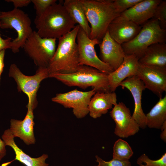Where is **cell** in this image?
<instances>
[{
	"label": "cell",
	"instance_id": "1",
	"mask_svg": "<svg viewBox=\"0 0 166 166\" xmlns=\"http://www.w3.org/2000/svg\"><path fill=\"white\" fill-rule=\"evenodd\" d=\"M37 31L43 38L59 39L71 31L76 23L61 3H55L34 21Z\"/></svg>",
	"mask_w": 166,
	"mask_h": 166
},
{
	"label": "cell",
	"instance_id": "2",
	"mask_svg": "<svg viewBox=\"0 0 166 166\" xmlns=\"http://www.w3.org/2000/svg\"><path fill=\"white\" fill-rule=\"evenodd\" d=\"M80 26H75L70 32L58 39L57 47L47 67L49 74H68L79 67V53L76 39Z\"/></svg>",
	"mask_w": 166,
	"mask_h": 166
},
{
	"label": "cell",
	"instance_id": "3",
	"mask_svg": "<svg viewBox=\"0 0 166 166\" xmlns=\"http://www.w3.org/2000/svg\"><path fill=\"white\" fill-rule=\"evenodd\" d=\"M85 14L91 25L89 36L100 42L108 31L112 21L119 16L113 0H81Z\"/></svg>",
	"mask_w": 166,
	"mask_h": 166
},
{
	"label": "cell",
	"instance_id": "4",
	"mask_svg": "<svg viewBox=\"0 0 166 166\" xmlns=\"http://www.w3.org/2000/svg\"><path fill=\"white\" fill-rule=\"evenodd\" d=\"M108 74L93 67L80 65L73 73H52L49 74V77L55 78L68 86L83 89L91 87L96 92L107 93L111 92Z\"/></svg>",
	"mask_w": 166,
	"mask_h": 166
},
{
	"label": "cell",
	"instance_id": "5",
	"mask_svg": "<svg viewBox=\"0 0 166 166\" xmlns=\"http://www.w3.org/2000/svg\"><path fill=\"white\" fill-rule=\"evenodd\" d=\"M166 41V30L161 28L157 20L152 18L143 25L133 39L121 46L126 55H134L139 59L150 45Z\"/></svg>",
	"mask_w": 166,
	"mask_h": 166
},
{
	"label": "cell",
	"instance_id": "6",
	"mask_svg": "<svg viewBox=\"0 0 166 166\" xmlns=\"http://www.w3.org/2000/svg\"><path fill=\"white\" fill-rule=\"evenodd\" d=\"M0 28L13 29L17 37L12 40L11 49L14 53L19 52L28 37L33 32L31 21L28 15L18 8H14L8 11L0 12Z\"/></svg>",
	"mask_w": 166,
	"mask_h": 166
},
{
	"label": "cell",
	"instance_id": "7",
	"mask_svg": "<svg viewBox=\"0 0 166 166\" xmlns=\"http://www.w3.org/2000/svg\"><path fill=\"white\" fill-rule=\"evenodd\" d=\"M8 75L16 81L18 91L22 92L27 96V105L35 109L38 104L37 93L40 84L49 77L47 68L38 67L34 75L29 76L23 73L16 65L13 64L10 66Z\"/></svg>",
	"mask_w": 166,
	"mask_h": 166
},
{
	"label": "cell",
	"instance_id": "8",
	"mask_svg": "<svg viewBox=\"0 0 166 166\" xmlns=\"http://www.w3.org/2000/svg\"><path fill=\"white\" fill-rule=\"evenodd\" d=\"M56 39L42 38L33 31L22 48L36 66L47 68L56 49Z\"/></svg>",
	"mask_w": 166,
	"mask_h": 166
},
{
	"label": "cell",
	"instance_id": "9",
	"mask_svg": "<svg viewBox=\"0 0 166 166\" xmlns=\"http://www.w3.org/2000/svg\"><path fill=\"white\" fill-rule=\"evenodd\" d=\"M76 39L79 65L90 66L107 74L113 71L108 65L101 61L97 54L95 46L99 44V41L96 39H91L80 27Z\"/></svg>",
	"mask_w": 166,
	"mask_h": 166
},
{
	"label": "cell",
	"instance_id": "10",
	"mask_svg": "<svg viewBox=\"0 0 166 166\" xmlns=\"http://www.w3.org/2000/svg\"><path fill=\"white\" fill-rule=\"evenodd\" d=\"M96 93L94 89L84 92L75 89L66 93H57L51 100L65 108L72 109L75 116L81 119L89 113V102Z\"/></svg>",
	"mask_w": 166,
	"mask_h": 166
},
{
	"label": "cell",
	"instance_id": "11",
	"mask_svg": "<svg viewBox=\"0 0 166 166\" xmlns=\"http://www.w3.org/2000/svg\"><path fill=\"white\" fill-rule=\"evenodd\" d=\"M160 98L166 91V68L139 63L136 75Z\"/></svg>",
	"mask_w": 166,
	"mask_h": 166
},
{
	"label": "cell",
	"instance_id": "12",
	"mask_svg": "<svg viewBox=\"0 0 166 166\" xmlns=\"http://www.w3.org/2000/svg\"><path fill=\"white\" fill-rule=\"evenodd\" d=\"M110 114L115 123L114 133L118 136L127 138L139 131L140 127L132 118L129 108L123 102L114 105Z\"/></svg>",
	"mask_w": 166,
	"mask_h": 166
},
{
	"label": "cell",
	"instance_id": "13",
	"mask_svg": "<svg viewBox=\"0 0 166 166\" xmlns=\"http://www.w3.org/2000/svg\"><path fill=\"white\" fill-rule=\"evenodd\" d=\"M123 88L128 89L131 93L134 102V109L132 117L140 128L145 129L147 127L146 115L141 105L143 91L146 89L142 81L135 75L126 79L120 84Z\"/></svg>",
	"mask_w": 166,
	"mask_h": 166
},
{
	"label": "cell",
	"instance_id": "14",
	"mask_svg": "<svg viewBox=\"0 0 166 166\" xmlns=\"http://www.w3.org/2000/svg\"><path fill=\"white\" fill-rule=\"evenodd\" d=\"M98 45L100 59L113 71L116 69L122 63L125 55L121 45L110 37L108 31Z\"/></svg>",
	"mask_w": 166,
	"mask_h": 166
},
{
	"label": "cell",
	"instance_id": "15",
	"mask_svg": "<svg viewBox=\"0 0 166 166\" xmlns=\"http://www.w3.org/2000/svg\"><path fill=\"white\" fill-rule=\"evenodd\" d=\"M141 27L120 15L110 23L108 31L110 37L121 45L133 39L139 33Z\"/></svg>",
	"mask_w": 166,
	"mask_h": 166
},
{
	"label": "cell",
	"instance_id": "16",
	"mask_svg": "<svg viewBox=\"0 0 166 166\" xmlns=\"http://www.w3.org/2000/svg\"><path fill=\"white\" fill-rule=\"evenodd\" d=\"M139 59L134 55H126L119 67L108 74L111 92H115L120 84L127 78L136 75L139 63Z\"/></svg>",
	"mask_w": 166,
	"mask_h": 166
},
{
	"label": "cell",
	"instance_id": "17",
	"mask_svg": "<svg viewBox=\"0 0 166 166\" xmlns=\"http://www.w3.org/2000/svg\"><path fill=\"white\" fill-rule=\"evenodd\" d=\"M27 111L22 120L11 119L9 129L14 137H18L27 145L34 144L36 139L34 134L33 111L31 106L27 105Z\"/></svg>",
	"mask_w": 166,
	"mask_h": 166
},
{
	"label": "cell",
	"instance_id": "18",
	"mask_svg": "<svg viewBox=\"0 0 166 166\" xmlns=\"http://www.w3.org/2000/svg\"><path fill=\"white\" fill-rule=\"evenodd\" d=\"M161 0H142L120 16L140 26L153 18L156 7Z\"/></svg>",
	"mask_w": 166,
	"mask_h": 166
},
{
	"label": "cell",
	"instance_id": "19",
	"mask_svg": "<svg viewBox=\"0 0 166 166\" xmlns=\"http://www.w3.org/2000/svg\"><path fill=\"white\" fill-rule=\"evenodd\" d=\"M117 103V96L115 92H96L89 102V113L93 118L100 117Z\"/></svg>",
	"mask_w": 166,
	"mask_h": 166
},
{
	"label": "cell",
	"instance_id": "20",
	"mask_svg": "<svg viewBox=\"0 0 166 166\" xmlns=\"http://www.w3.org/2000/svg\"><path fill=\"white\" fill-rule=\"evenodd\" d=\"M14 137L9 128L5 130L2 136V138L6 146L10 147L14 152V160L18 161L26 166H49L45 163L48 156L43 154L37 158H33L25 153L17 145L14 140Z\"/></svg>",
	"mask_w": 166,
	"mask_h": 166
},
{
	"label": "cell",
	"instance_id": "21",
	"mask_svg": "<svg viewBox=\"0 0 166 166\" xmlns=\"http://www.w3.org/2000/svg\"><path fill=\"white\" fill-rule=\"evenodd\" d=\"M140 64L166 68V43H155L148 47L139 59Z\"/></svg>",
	"mask_w": 166,
	"mask_h": 166
},
{
	"label": "cell",
	"instance_id": "22",
	"mask_svg": "<svg viewBox=\"0 0 166 166\" xmlns=\"http://www.w3.org/2000/svg\"><path fill=\"white\" fill-rule=\"evenodd\" d=\"M63 5L72 20L89 37L91 28L81 0H65Z\"/></svg>",
	"mask_w": 166,
	"mask_h": 166
},
{
	"label": "cell",
	"instance_id": "23",
	"mask_svg": "<svg viewBox=\"0 0 166 166\" xmlns=\"http://www.w3.org/2000/svg\"><path fill=\"white\" fill-rule=\"evenodd\" d=\"M147 127L160 129L166 121V95L159 101L146 115Z\"/></svg>",
	"mask_w": 166,
	"mask_h": 166
},
{
	"label": "cell",
	"instance_id": "24",
	"mask_svg": "<svg viewBox=\"0 0 166 166\" xmlns=\"http://www.w3.org/2000/svg\"><path fill=\"white\" fill-rule=\"evenodd\" d=\"M133 154L128 143L121 138L117 140L113 147V158L122 160H128Z\"/></svg>",
	"mask_w": 166,
	"mask_h": 166
},
{
	"label": "cell",
	"instance_id": "25",
	"mask_svg": "<svg viewBox=\"0 0 166 166\" xmlns=\"http://www.w3.org/2000/svg\"><path fill=\"white\" fill-rule=\"evenodd\" d=\"M136 163L139 166H166V153L157 160H152L143 154L138 158Z\"/></svg>",
	"mask_w": 166,
	"mask_h": 166
},
{
	"label": "cell",
	"instance_id": "26",
	"mask_svg": "<svg viewBox=\"0 0 166 166\" xmlns=\"http://www.w3.org/2000/svg\"><path fill=\"white\" fill-rule=\"evenodd\" d=\"M153 18L157 20L161 28L166 29V0H162L157 6L155 10Z\"/></svg>",
	"mask_w": 166,
	"mask_h": 166
},
{
	"label": "cell",
	"instance_id": "27",
	"mask_svg": "<svg viewBox=\"0 0 166 166\" xmlns=\"http://www.w3.org/2000/svg\"><path fill=\"white\" fill-rule=\"evenodd\" d=\"M142 0H113L114 7L120 14L133 7Z\"/></svg>",
	"mask_w": 166,
	"mask_h": 166
},
{
	"label": "cell",
	"instance_id": "28",
	"mask_svg": "<svg viewBox=\"0 0 166 166\" xmlns=\"http://www.w3.org/2000/svg\"><path fill=\"white\" fill-rule=\"evenodd\" d=\"M95 158L98 164L94 166H131L129 160H122L113 158L109 161H106L98 155H96Z\"/></svg>",
	"mask_w": 166,
	"mask_h": 166
},
{
	"label": "cell",
	"instance_id": "29",
	"mask_svg": "<svg viewBox=\"0 0 166 166\" xmlns=\"http://www.w3.org/2000/svg\"><path fill=\"white\" fill-rule=\"evenodd\" d=\"M34 4L36 16L41 15L47 8L56 3V0H31Z\"/></svg>",
	"mask_w": 166,
	"mask_h": 166
},
{
	"label": "cell",
	"instance_id": "30",
	"mask_svg": "<svg viewBox=\"0 0 166 166\" xmlns=\"http://www.w3.org/2000/svg\"><path fill=\"white\" fill-rule=\"evenodd\" d=\"M5 1L12 3L15 8L26 6L31 2V0H6Z\"/></svg>",
	"mask_w": 166,
	"mask_h": 166
},
{
	"label": "cell",
	"instance_id": "31",
	"mask_svg": "<svg viewBox=\"0 0 166 166\" xmlns=\"http://www.w3.org/2000/svg\"><path fill=\"white\" fill-rule=\"evenodd\" d=\"M12 40L11 38H8L5 39L2 38L0 33V51L8 49H11V43Z\"/></svg>",
	"mask_w": 166,
	"mask_h": 166
},
{
	"label": "cell",
	"instance_id": "32",
	"mask_svg": "<svg viewBox=\"0 0 166 166\" xmlns=\"http://www.w3.org/2000/svg\"><path fill=\"white\" fill-rule=\"evenodd\" d=\"M6 145L3 140L0 137V161H1L6 155Z\"/></svg>",
	"mask_w": 166,
	"mask_h": 166
},
{
	"label": "cell",
	"instance_id": "33",
	"mask_svg": "<svg viewBox=\"0 0 166 166\" xmlns=\"http://www.w3.org/2000/svg\"><path fill=\"white\" fill-rule=\"evenodd\" d=\"M5 51V50H3L0 51V85L1 76L4 66V58Z\"/></svg>",
	"mask_w": 166,
	"mask_h": 166
},
{
	"label": "cell",
	"instance_id": "34",
	"mask_svg": "<svg viewBox=\"0 0 166 166\" xmlns=\"http://www.w3.org/2000/svg\"><path fill=\"white\" fill-rule=\"evenodd\" d=\"M161 130V133L160 134V137L161 139L166 142V121L163 124L160 128Z\"/></svg>",
	"mask_w": 166,
	"mask_h": 166
},
{
	"label": "cell",
	"instance_id": "35",
	"mask_svg": "<svg viewBox=\"0 0 166 166\" xmlns=\"http://www.w3.org/2000/svg\"><path fill=\"white\" fill-rule=\"evenodd\" d=\"M11 163V162H7L3 163L2 164H0V166H8L9 164Z\"/></svg>",
	"mask_w": 166,
	"mask_h": 166
}]
</instances>
